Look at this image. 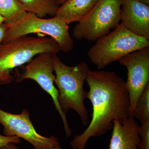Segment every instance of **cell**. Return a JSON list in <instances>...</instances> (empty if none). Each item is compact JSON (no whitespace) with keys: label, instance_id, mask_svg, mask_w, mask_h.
Segmentation results:
<instances>
[{"label":"cell","instance_id":"1","mask_svg":"<svg viewBox=\"0 0 149 149\" xmlns=\"http://www.w3.org/2000/svg\"><path fill=\"white\" fill-rule=\"evenodd\" d=\"M86 81L90 88L87 98L93 106L92 119L85 131L70 142L73 149H85L91 138L102 136L112 130L114 120L122 123L131 116L125 81L116 73L90 70Z\"/></svg>","mask_w":149,"mask_h":149},{"label":"cell","instance_id":"2","mask_svg":"<svg viewBox=\"0 0 149 149\" xmlns=\"http://www.w3.org/2000/svg\"><path fill=\"white\" fill-rule=\"evenodd\" d=\"M52 58L61 109L65 115L70 110H73L80 116L82 124L88 125L89 114L84 104L88 92L84 90L83 85L91 70L89 65L81 62L75 66H68L57 54L53 55Z\"/></svg>","mask_w":149,"mask_h":149},{"label":"cell","instance_id":"3","mask_svg":"<svg viewBox=\"0 0 149 149\" xmlns=\"http://www.w3.org/2000/svg\"><path fill=\"white\" fill-rule=\"evenodd\" d=\"M60 49L51 37H34L27 35L3 43L0 48V85L13 80L14 69L29 62L40 54H57Z\"/></svg>","mask_w":149,"mask_h":149},{"label":"cell","instance_id":"4","mask_svg":"<svg viewBox=\"0 0 149 149\" xmlns=\"http://www.w3.org/2000/svg\"><path fill=\"white\" fill-rule=\"evenodd\" d=\"M149 47V39L134 34L121 23L96 40L88 51L90 61L99 70L135 51Z\"/></svg>","mask_w":149,"mask_h":149},{"label":"cell","instance_id":"5","mask_svg":"<svg viewBox=\"0 0 149 149\" xmlns=\"http://www.w3.org/2000/svg\"><path fill=\"white\" fill-rule=\"evenodd\" d=\"M68 24L56 16L40 18L34 14L27 13L18 21L8 26L3 43L17 37L33 33H43L56 42L61 51L69 53L74 47V41L70 35Z\"/></svg>","mask_w":149,"mask_h":149},{"label":"cell","instance_id":"6","mask_svg":"<svg viewBox=\"0 0 149 149\" xmlns=\"http://www.w3.org/2000/svg\"><path fill=\"white\" fill-rule=\"evenodd\" d=\"M122 0H99L93 9L74 26L72 37L94 42L120 24Z\"/></svg>","mask_w":149,"mask_h":149},{"label":"cell","instance_id":"7","mask_svg":"<svg viewBox=\"0 0 149 149\" xmlns=\"http://www.w3.org/2000/svg\"><path fill=\"white\" fill-rule=\"evenodd\" d=\"M53 54H40L29 61L24 68V72L18 74L17 81L25 79L35 81L52 99L56 110L58 111L63 123L66 137L71 136L72 131L68 125L66 115L64 114L58 103V91L54 85L55 75H54Z\"/></svg>","mask_w":149,"mask_h":149},{"label":"cell","instance_id":"8","mask_svg":"<svg viewBox=\"0 0 149 149\" xmlns=\"http://www.w3.org/2000/svg\"><path fill=\"white\" fill-rule=\"evenodd\" d=\"M0 123L3 127L4 136L22 138L31 144L35 149H51L61 146L56 136L45 137L36 131L28 110L24 109L21 113L16 114L0 109Z\"/></svg>","mask_w":149,"mask_h":149},{"label":"cell","instance_id":"9","mask_svg":"<svg viewBox=\"0 0 149 149\" xmlns=\"http://www.w3.org/2000/svg\"><path fill=\"white\" fill-rule=\"evenodd\" d=\"M118 61L127 70L125 85L129 95L132 116L138 99L149 84V47L128 54Z\"/></svg>","mask_w":149,"mask_h":149},{"label":"cell","instance_id":"10","mask_svg":"<svg viewBox=\"0 0 149 149\" xmlns=\"http://www.w3.org/2000/svg\"><path fill=\"white\" fill-rule=\"evenodd\" d=\"M120 23L130 32L149 39V6L137 0H122Z\"/></svg>","mask_w":149,"mask_h":149},{"label":"cell","instance_id":"11","mask_svg":"<svg viewBox=\"0 0 149 149\" xmlns=\"http://www.w3.org/2000/svg\"><path fill=\"white\" fill-rule=\"evenodd\" d=\"M112 130L109 149H140V125L136 118L130 116L122 123L114 120Z\"/></svg>","mask_w":149,"mask_h":149},{"label":"cell","instance_id":"12","mask_svg":"<svg viewBox=\"0 0 149 149\" xmlns=\"http://www.w3.org/2000/svg\"><path fill=\"white\" fill-rule=\"evenodd\" d=\"M99 0H67L60 6L56 16L68 24L79 22L88 14Z\"/></svg>","mask_w":149,"mask_h":149},{"label":"cell","instance_id":"13","mask_svg":"<svg viewBox=\"0 0 149 149\" xmlns=\"http://www.w3.org/2000/svg\"><path fill=\"white\" fill-rule=\"evenodd\" d=\"M27 13L34 14L40 18L47 15L55 16L60 6L55 0H18Z\"/></svg>","mask_w":149,"mask_h":149},{"label":"cell","instance_id":"14","mask_svg":"<svg viewBox=\"0 0 149 149\" xmlns=\"http://www.w3.org/2000/svg\"><path fill=\"white\" fill-rule=\"evenodd\" d=\"M27 13L18 0H0V15L8 26L21 19Z\"/></svg>","mask_w":149,"mask_h":149},{"label":"cell","instance_id":"15","mask_svg":"<svg viewBox=\"0 0 149 149\" xmlns=\"http://www.w3.org/2000/svg\"><path fill=\"white\" fill-rule=\"evenodd\" d=\"M132 117L138 119L141 123L149 120V84L138 99Z\"/></svg>","mask_w":149,"mask_h":149},{"label":"cell","instance_id":"16","mask_svg":"<svg viewBox=\"0 0 149 149\" xmlns=\"http://www.w3.org/2000/svg\"><path fill=\"white\" fill-rule=\"evenodd\" d=\"M139 134L141 140L140 149H149V120L141 123Z\"/></svg>","mask_w":149,"mask_h":149},{"label":"cell","instance_id":"17","mask_svg":"<svg viewBox=\"0 0 149 149\" xmlns=\"http://www.w3.org/2000/svg\"><path fill=\"white\" fill-rule=\"evenodd\" d=\"M20 138L17 136H8L0 134V147L12 143L15 144L20 143Z\"/></svg>","mask_w":149,"mask_h":149},{"label":"cell","instance_id":"18","mask_svg":"<svg viewBox=\"0 0 149 149\" xmlns=\"http://www.w3.org/2000/svg\"><path fill=\"white\" fill-rule=\"evenodd\" d=\"M8 29V26L5 23L0 24V48L2 45L3 40L5 37Z\"/></svg>","mask_w":149,"mask_h":149},{"label":"cell","instance_id":"19","mask_svg":"<svg viewBox=\"0 0 149 149\" xmlns=\"http://www.w3.org/2000/svg\"><path fill=\"white\" fill-rule=\"evenodd\" d=\"M0 149H19V148H17L15 146V144L10 143L7 144L2 147H0Z\"/></svg>","mask_w":149,"mask_h":149},{"label":"cell","instance_id":"20","mask_svg":"<svg viewBox=\"0 0 149 149\" xmlns=\"http://www.w3.org/2000/svg\"><path fill=\"white\" fill-rule=\"evenodd\" d=\"M58 6H61L65 3L67 0H55Z\"/></svg>","mask_w":149,"mask_h":149},{"label":"cell","instance_id":"21","mask_svg":"<svg viewBox=\"0 0 149 149\" xmlns=\"http://www.w3.org/2000/svg\"><path fill=\"white\" fill-rule=\"evenodd\" d=\"M137 1L149 6V0H137Z\"/></svg>","mask_w":149,"mask_h":149},{"label":"cell","instance_id":"22","mask_svg":"<svg viewBox=\"0 0 149 149\" xmlns=\"http://www.w3.org/2000/svg\"><path fill=\"white\" fill-rule=\"evenodd\" d=\"M6 21V19L0 15V24L5 23Z\"/></svg>","mask_w":149,"mask_h":149},{"label":"cell","instance_id":"23","mask_svg":"<svg viewBox=\"0 0 149 149\" xmlns=\"http://www.w3.org/2000/svg\"><path fill=\"white\" fill-rule=\"evenodd\" d=\"M19 149H22L19 148ZM51 149H61V146H59V147H56V148H52Z\"/></svg>","mask_w":149,"mask_h":149}]
</instances>
